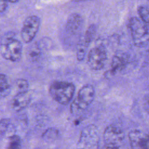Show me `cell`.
<instances>
[{
  "label": "cell",
  "mask_w": 149,
  "mask_h": 149,
  "mask_svg": "<svg viewBox=\"0 0 149 149\" xmlns=\"http://www.w3.org/2000/svg\"><path fill=\"white\" fill-rule=\"evenodd\" d=\"M100 137L97 127L94 125L84 127L81 133L77 146L84 148H97L98 147Z\"/></svg>",
  "instance_id": "8992f818"
},
{
  "label": "cell",
  "mask_w": 149,
  "mask_h": 149,
  "mask_svg": "<svg viewBox=\"0 0 149 149\" xmlns=\"http://www.w3.org/2000/svg\"><path fill=\"white\" fill-rule=\"evenodd\" d=\"M21 139L20 137L16 135H11L9 138V143L8 148L10 149H18L21 148Z\"/></svg>",
  "instance_id": "e0dca14e"
},
{
  "label": "cell",
  "mask_w": 149,
  "mask_h": 149,
  "mask_svg": "<svg viewBox=\"0 0 149 149\" xmlns=\"http://www.w3.org/2000/svg\"><path fill=\"white\" fill-rule=\"evenodd\" d=\"M108 58L107 52L104 47L98 45L91 48L87 56V64L89 68L94 70L102 69Z\"/></svg>",
  "instance_id": "52a82bcc"
},
{
  "label": "cell",
  "mask_w": 149,
  "mask_h": 149,
  "mask_svg": "<svg viewBox=\"0 0 149 149\" xmlns=\"http://www.w3.org/2000/svg\"><path fill=\"white\" fill-rule=\"evenodd\" d=\"M30 100L31 95L29 92L16 93L10 101V107L13 111L19 112L28 106Z\"/></svg>",
  "instance_id": "7c38bea8"
},
{
  "label": "cell",
  "mask_w": 149,
  "mask_h": 149,
  "mask_svg": "<svg viewBox=\"0 0 149 149\" xmlns=\"http://www.w3.org/2000/svg\"><path fill=\"white\" fill-rule=\"evenodd\" d=\"M58 134L57 130L51 128L48 129L44 133L42 137L47 140H50V139H55L58 136Z\"/></svg>",
  "instance_id": "d6986e66"
},
{
  "label": "cell",
  "mask_w": 149,
  "mask_h": 149,
  "mask_svg": "<svg viewBox=\"0 0 149 149\" xmlns=\"http://www.w3.org/2000/svg\"><path fill=\"white\" fill-rule=\"evenodd\" d=\"M41 55V50L37 42L32 44L26 51L27 58L33 62L37 61L40 59Z\"/></svg>",
  "instance_id": "4fadbf2b"
},
{
  "label": "cell",
  "mask_w": 149,
  "mask_h": 149,
  "mask_svg": "<svg viewBox=\"0 0 149 149\" xmlns=\"http://www.w3.org/2000/svg\"><path fill=\"white\" fill-rule=\"evenodd\" d=\"M130 145L133 148H147L148 133L138 129L132 130L129 133Z\"/></svg>",
  "instance_id": "9c48e42d"
},
{
  "label": "cell",
  "mask_w": 149,
  "mask_h": 149,
  "mask_svg": "<svg viewBox=\"0 0 149 149\" xmlns=\"http://www.w3.org/2000/svg\"><path fill=\"white\" fill-rule=\"evenodd\" d=\"M141 18L131 17L128 23V27L134 45L139 48H144L149 44V29Z\"/></svg>",
  "instance_id": "6da1fadb"
},
{
  "label": "cell",
  "mask_w": 149,
  "mask_h": 149,
  "mask_svg": "<svg viewBox=\"0 0 149 149\" xmlns=\"http://www.w3.org/2000/svg\"><path fill=\"white\" fill-rule=\"evenodd\" d=\"M8 2H12V3H13V2H17L18 0H6Z\"/></svg>",
  "instance_id": "cb8c5ba5"
},
{
  "label": "cell",
  "mask_w": 149,
  "mask_h": 149,
  "mask_svg": "<svg viewBox=\"0 0 149 149\" xmlns=\"http://www.w3.org/2000/svg\"><path fill=\"white\" fill-rule=\"evenodd\" d=\"M147 52H148V55H149V48H148V50H147Z\"/></svg>",
  "instance_id": "d4e9b609"
},
{
  "label": "cell",
  "mask_w": 149,
  "mask_h": 149,
  "mask_svg": "<svg viewBox=\"0 0 149 149\" xmlns=\"http://www.w3.org/2000/svg\"><path fill=\"white\" fill-rule=\"evenodd\" d=\"M40 24V20L37 16H29L24 20L20 33L23 42L29 43L33 41L38 31Z\"/></svg>",
  "instance_id": "ba28073f"
},
{
  "label": "cell",
  "mask_w": 149,
  "mask_h": 149,
  "mask_svg": "<svg viewBox=\"0 0 149 149\" xmlns=\"http://www.w3.org/2000/svg\"><path fill=\"white\" fill-rule=\"evenodd\" d=\"M83 26L82 17L77 13L70 15L66 22V31L70 36H76L81 33Z\"/></svg>",
  "instance_id": "30bf717a"
},
{
  "label": "cell",
  "mask_w": 149,
  "mask_h": 149,
  "mask_svg": "<svg viewBox=\"0 0 149 149\" xmlns=\"http://www.w3.org/2000/svg\"><path fill=\"white\" fill-rule=\"evenodd\" d=\"M16 93H24L29 91V84L24 79H17L15 83Z\"/></svg>",
  "instance_id": "2e32d148"
},
{
  "label": "cell",
  "mask_w": 149,
  "mask_h": 149,
  "mask_svg": "<svg viewBox=\"0 0 149 149\" xmlns=\"http://www.w3.org/2000/svg\"><path fill=\"white\" fill-rule=\"evenodd\" d=\"M129 56L123 52H118L113 56L111 63V73L115 74L124 70L129 63Z\"/></svg>",
  "instance_id": "8fae6325"
},
{
  "label": "cell",
  "mask_w": 149,
  "mask_h": 149,
  "mask_svg": "<svg viewBox=\"0 0 149 149\" xmlns=\"http://www.w3.org/2000/svg\"><path fill=\"white\" fill-rule=\"evenodd\" d=\"M144 101H145L146 106L147 107V109L149 110V94L145 96V97H144Z\"/></svg>",
  "instance_id": "603a6c76"
},
{
  "label": "cell",
  "mask_w": 149,
  "mask_h": 149,
  "mask_svg": "<svg viewBox=\"0 0 149 149\" xmlns=\"http://www.w3.org/2000/svg\"><path fill=\"white\" fill-rule=\"evenodd\" d=\"M10 124V121L8 119L2 118L1 120V125H0V132L1 137L7 132V130L9 127Z\"/></svg>",
  "instance_id": "ffe728a7"
},
{
  "label": "cell",
  "mask_w": 149,
  "mask_h": 149,
  "mask_svg": "<svg viewBox=\"0 0 149 149\" xmlns=\"http://www.w3.org/2000/svg\"><path fill=\"white\" fill-rule=\"evenodd\" d=\"M140 17L147 24H149V7L141 6L138 8Z\"/></svg>",
  "instance_id": "ac0fdd59"
},
{
  "label": "cell",
  "mask_w": 149,
  "mask_h": 149,
  "mask_svg": "<svg viewBox=\"0 0 149 149\" xmlns=\"http://www.w3.org/2000/svg\"><path fill=\"white\" fill-rule=\"evenodd\" d=\"M97 32V26L95 24H91L86 30L84 37V44L87 47L92 42Z\"/></svg>",
  "instance_id": "9a60e30c"
},
{
  "label": "cell",
  "mask_w": 149,
  "mask_h": 149,
  "mask_svg": "<svg viewBox=\"0 0 149 149\" xmlns=\"http://www.w3.org/2000/svg\"><path fill=\"white\" fill-rule=\"evenodd\" d=\"M0 82H1V98L7 96L10 92V86L9 83L8 79L7 76L3 74H1L0 77Z\"/></svg>",
  "instance_id": "5bb4252c"
},
{
  "label": "cell",
  "mask_w": 149,
  "mask_h": 149,
  "mask_svg": "<svg viewBox=\"0 0 149 149\" xmlns=\"http://www.w3.org/2000/svg\"><path fill=\"white\" fill-rule=\"evenodd\" d=\"M75 91L74 85L66 81H53L49 88V93L52 98L61 105H67L72 100Z\"/></svg>",
  "instance_id": "7a4b0ae2"
},
{
  "label": "cell",
  "mask_w": 149,
  "mask_h": 149,
  "mask_svg": "<svg viewBox=\"0 0 149 149\" xmlns=\"http://www.w3.org/2000/svg\"><path fill=\"white\" fill-rule=\"evenodd\" d=\"M94 97L95 90L92 85L86 84L83 86L70 104V112L74 115L81 113L91 104Z\"/></svg>",
  "instance_id": "3957f363"
},
{
  "label": "cell",
  "mask_w": 149,
  "mask_h": 149,
  "mask_svg": "<svg viewBox=\"0 0 149 149\" xmlns=\"http://www.w3.org/2000/svg\"><path fill=\"white\" fill-rule=\"evenodd\" d=\"M86 48H87L84 44L81 45L78 47L76 52V58L79 61L83 60L86 54Z\"/></svg>",
  "instance_id": "44dd1931"
},
{
  "label": "cell",
  "mask_w": 149,
  "mask_h": 149,
  "mask_svg": "<svg viewBox=\"0 0 149 149\" xmlns=\"http://www.w3.org/2000/svg\"><path fill=\"white\" fill-rule=\"evenodd\" d=\"M7 1L6 0H0V7H1V12L2 13L5 10L7 7Z\"/></svg>",
  "instance_id": "7402d4cb"
},
{
  "label": "cell",
  "mask_w": 149,
  "mask_h": 149,
  "mask_svg": "<svg viewBox=\"0 0 149 149\" xmlns=\"http://www.w3.org/2000/svg\"><path fill=\"white\" fill-rule=\"evenodd\" d=\"M22 42L10 34L5 35L1 40V54L5 59L12 61H19L22 54Z\"/></svg>",
  "instance_id": "277c9868"
},
{
  "label": "cell",
  "mask_w": 149,
  "mask_h": 149,
  "mask_svg": "<svg viewBox=\"0 0 149 149\" xmlns=\"http://www.w3.org/2000/svg\"><path fill=\"white\" fill-rule=\"evenodd\" d=\"M103 138L105 148H120L125 138V133L120 127L110 125L105 129Z\"/></svg>",
  "instance_id": "5b68a950"
}]
</instances>
